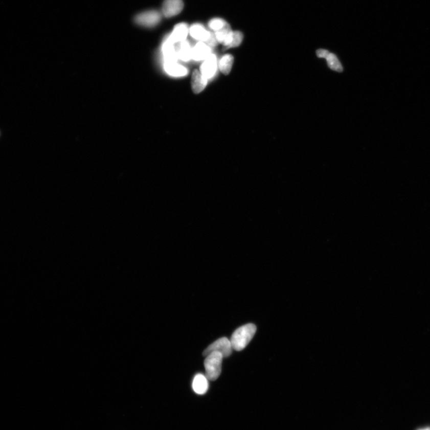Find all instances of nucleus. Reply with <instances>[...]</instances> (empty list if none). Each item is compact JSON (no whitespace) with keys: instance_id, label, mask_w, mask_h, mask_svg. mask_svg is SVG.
<instances>
[{"instance_id":"nucleus-18","label":"nucleus","mask_w":430,"mask_h":430,"mask_svg":"<svg viewBox=\"0 0 430 430\" xmlns=\"http://www.w3.org/2000/svg\"><path fill=\"white\" fill-rule=\"evenodd\" d=\"M243 40V35L240 31H233L229 44L225 49L238 47L242 42Z\"/></svg>"},{"instance_id":"nucleus-20","label":"nucleus","mask_w":430,"mask_h":430,"mask_svg":"<svg viewBox=\"0 0 430 430\" xmlns=\"http://www.w3.org/2000/svg\"><path fill=\"white\" fill-rule=\"evenodd\" d=\"M205 43L208 44L209 47L211 48L215 47V46L218 45V42L217 40H216L215 35L213 32H212L211 36H210L208 41H206Z\"/></svg>"},{"instance_id":"nucleus-8","label":"nucleus","mask_w":430,"mask_h":430,"mask_svg":"<svg viewBox=\"0 0 430 430\" xmlns=\"http://www.w3.org/2000/svg\"><path fill=\"white\" fill-rule=\"evenodd\" d=\"M190 28L188 27L187 24L180 23L177 24L174 27L172 33L168 35L174 43H179V42L186 40L188 34H189Z\"/></svg>"},{"instance_id":"nucleus-5","label":"nucleus","mask_w":430,"mask_h":430,"mask_svg":"<svg viewBox=\"0 0 430 430\" xmlns=\"http://www.w3.org/2000/svg\"><path fill=\"white\" fill-rule=\"evenodd\" d=\"M184 7L183 0H165L162 9V15L168 18L177 16L183 11Z\"/></svg>"},{"instance_id":"nucleus-6","label":"nucleus","mask_w":430,"mask_h":430,"mask_svg":"<svg viewBox=\"0 0 430 430\" xmlns=\"http://www.w3.org/2000/svg\"><path fill=\"white\" fill-rule=\"evenodd\" d=\"M162 55L164 64L177 62V59H178L177 56L175 44L170 40L168 36L163 42Z\"/></svg>"},{"instance_id":"nucleus-7","label":"nucleus","mask_w":430,"mask_h":430,"mask_svg":"<svg viewBox=\"0 0 430 430\" xmlns=\"http://www.w3.org/2000/svg\"><path fill=\"white\" fill-rule=\"evenodd\" d=\"M216 70H217V58L215 55L211 54L202 63L200 73L208 80L215 76Z\"/></svg>"},{"instance_id":"nucleus-9","label":"nucleus","mask_w":430,"mask_h":430,"mask_svg":"<svg viewBox=\"0 0 430 430\" xmlns=\"http://www.w3.org/2000/svg\"><path fill=\"white\" fill-rule=\"evenodd\" d=\"M211 54V48L203 42L198 41L192 49V59L197 61L205 60Z\"/></svg>"},{"instance_id":"nucleus-2","label":"nucleus","mask_w":430,"mask_h":430,"mask_svg":"<svg viewBox=\"0 0 430 430\" xmlns=\"http://www.w3.org/2000/svg\"><path fill=\"white\" fill-rule=\"evenodd\" d=\"M223 358L222 354L217 351L206 355L204 361L206 376L210 381H215L221 375Z\"/></svg>"},{"instance_id":"nucleus-22","label":"nucleus","mask_w":430,"mask_h":430,"mask_svg":"<svg viewBox=\"0 0 430 430\" xmlns=\"http://www.w3.org/2000/svg\"><path fill=\"white\" fill-rule=\"evenodd\" d=\"M418 430H430V427H426V428H420V429H419Z\"/></svg>"},{"instance_id":"nucleus-13","label":"nucleus","mask_w":430,"mask_h":430,"mask_svg":"<svg viewBox=\"0 0 430 430\" xmlns=\"http://www.w3.org/2000/svg\"><path fill=\"white\" fill-rule=\"evenodd\" d=\"M193 389L195 393L202 395L208 392L209 389L208 379L206 376L198 374L195 376L193 381Z\"/></svg>"},{"instance_id":"nucleus-16","label":"nucleus","mask_w":430,"mask_h":430,"mask_svg":"<svg viewBox=\"0 0 430 430\" xmlns=\"http://www.w3.org/2000/svg\"><path fill=\"white\" fill-rule=\"evenodd\" d=\"M325 59H326L328 66L330 69L336 71L337 72H342L343 71V66L335 54L329 52Z\"/></svg>"},{"instance_id":"nucleus-14","label":"nucleus","mask_w":430,"mask_h":430,"mask_svg":"<svg viewBox=\"0 0 430 430\" xmlns=\"http://www.w3.org/2000/svg\"><path fill=\"white\" fill-rule=\"evenodd\" d=\"M163 67L167 74L173 77H183L188 73L186 67L177 62L163 64Z\"/></svg>"},{"instance_id":"nucleus-21","label":"nucleus","mask_w":430,"mask_h":430,"mask_svg":"<svg viewBox=\"0 0 430 430\" xmlns=\"http://www.w3.org/2000/svg\"><path fill=\"white\" fill-rule=\"evenodd\" d=\"M329 52V51L325 49H319L317 51V55L319 58H325V57L328 54Z\"/></svg>"},{"instance_id":"nucleus-12","label":"nucleus","mask_w":430,"mask_h":430,"mask_svg":"<svg viewBox=\"0 0 430 430\" xmlns=\"http://www.w3.org/2000/svg\"><path fill=\"white\" fill-rule=\"evenodd\" d=\"M177 58L184 62L189 61L192 59V49L190 42L187 40L175 44Z\"/></svg>"},{"instance_id":"nucleus-15","label":"nucleus","mask_w":430,"mask_h":430,"mask_svg":"<svg viewBox=\"0 0 430 430\" xmlns=\"http://www.w3.org/2000/svg\"><path fill=\"white\" fill-rule=\"evenodd\" d=\"M234 62V58L232 55L227 54L223 56L219 62L220 71L224 75H229L232 71Z\"/></svg>"},{"instance_id":"nucleus-3","label":"nucleus","mask_w":430,"mask_h":430,"mask_svg":"<svg viewBox=\"0 0 430 430\" xmlns=\"http://www.w3.org/2000/svg\"><path fill=\"white\" fill-rule=\"evenodd\" d=\"M162 16V12L157 10H147L137 14L134 17V22L141 27L154 28L161 23Z\"/></svg>"},{"instance_id":"nucleus-11","label":"nucleus","mask_w":430,"mask_h":430,"mask_svg":"<svg viewBox=\"0 0 430 430\" xmlns=\"http://www.w3.org/2000/svg\"><path fill=\"white\" fill-rule=\"evenodd\" d=\"M191 84L192 89L195 94H198L207 86L208 79L202 75L200 71L195 70L192 75Z\"/></svg>"},{"instance_id":"nucleus-1","label":"nucleus","mask_w":430,"mask_h":430,"mask_svg":"<svg viewBox=\"0 0 430 430\" xmlns=\"http://www.w3.org/2000/svg\"><path fill=\"white\" fill-rule=\"evenodd\" d=\"M256 332L257 326L252 323L238 328L230 340L233 350L240 351L244 349L253 338Z\"/></svg>"},{"instance_id":"nucleus-4","label":"nucleus","mask_w":430,"mask_h":430,"mask_svg":"<svg viewBox=\"0 0 430 430\" xmlns=\"http://www.w3.org/2000/svg\"><path fill=\"white\" fill-rule=\"evenodd\" d=\"M233 350V348L230 340L223 337L210 345L203 351L202 354L206 357V355L212 353V352L217 351L222 354L223 358H226L232 354Z\"/></svg>"},{"instance_id":"nucleus-17","label":"nucleus","mask_w":430,"mask_h":430,"mask_svg":"<svg viewBox=\"0 0 430 430\" xmlns=\"http://www.w3.org/2000/svg\"><path fill=\"white\" fill-rule=\"evenodd\" d=\"M232 31V29H231L230 25L227 24V26L222 28L221 30L215 32L214 34L218 43H221L223 44V42H225L226 39L228 38L229 35Z\"/></svg>"},{"instance_id":"nucleus-10","label":"nucleus","mask_w":430,"mask_h":430,"mask_svg":"<svg viewBox=\"0 0 430 430\" xmlns=\"http://www.w3.org/2000/svg\"><path fill=\"white\" fill-rule=\"evenodd\" d=\"M212 32L206 30L200 24H194L190 27L189 34L195 40L206 42L211 36Z\"/></svg>"},{"instance_id":"nucleus-19","label":"nucleus","mask_w":430,"mask_h":430,"mask_svg":"<svg viewBox=\"0 0 430 430\" xmlns=\"http://www.w3.org/2000/svg\"><path fill=\"white\" fill-rule=\"evenodd\" d=\"M227 24L226 21L221 18H214L209 21L208 26L210 29L215 33L225 27Z\"/></svg>"}]
</instances>
